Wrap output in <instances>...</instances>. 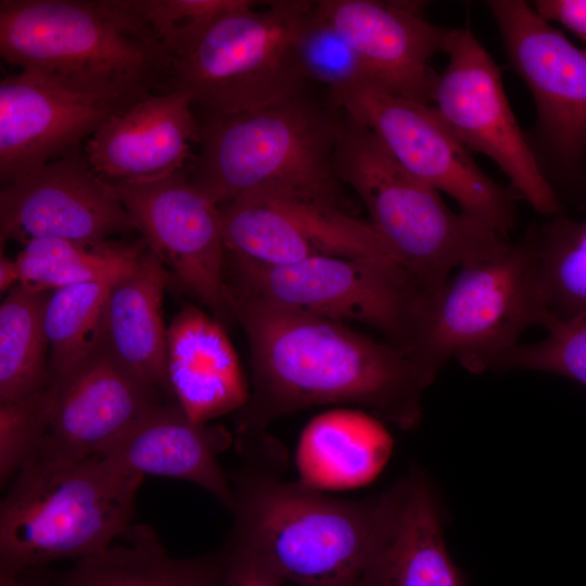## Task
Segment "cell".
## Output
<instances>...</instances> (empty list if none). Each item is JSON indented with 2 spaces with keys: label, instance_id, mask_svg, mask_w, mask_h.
Instances as JSON below:
<instances>
[{
  "label": "cell",
  "instance_id": "cell-1",
  "mask_svg": "<svg viewBox=\"0 0 586 586\" xmlns=\"http://www.w3.org/2000/svg\"><path fill=\"white\" fill-rule=\"evenodd\" d=\"M225 298L251 353V394L235 420L241 450L273 420L314 406L359 407L403 430L419 424L434 380L409 354L227 283Z\"/></svg>",
  "mask_w": 586,
  "mask_h": 586
},
{
  "label": "cell",
  "instance_id": "cell-2",
  "mask_svg": "<svg viewBox=\"0 0 586 586\" xmlns=\"http://www.w3.org/2000/svg\"><path fill=\"white\" fill-rule=\"evenodd\" d=\"M0 55L125 105L170 92V59L129 0H1Z\"/></svg>",
  "mask_w": 586,
  "mask_h": 586
},
{
  "label": "cell",
  "instance_id": "cell-3",
  "mask_svg": "<svg viewBox=\"0 0 586 586\" xmlns=\"http://www.w3.org/2000/svg\"><path fill=\"white\" fill-rule=\"evenodd\" d=\"M194 112L198 144L186 174L218 206L265 192L341 204L333 153L342 110L329 100L322 103L303 91L253 110Z\"/></svg>",
  "mask_w": 586,
  "mask_h": 586
},
{
  "label": "cell",
  "instance_id": "cell-4",
  "mask_svg": "<svg viewBox=\"0 0 586 586\" xmlns=\"http://www.w3.org/2000/svg\"><path fill=\"white\" fill-rule=\"evenodd\" d=\"M231 484V539L255 551L284 583L357 585L379 537L385 492L343 500L255 468L238 473Z\"/></svg>",
  "mask_w": 586,
  "mask_h": 586
},
{
  "label": "cell",
  "instance_id": "cell-5",
  "mask_svg": "<svg viewBox=\"0 0 586 586\" xmlns=\"http://www.w3.org/2000/svg\"><path fill=\"white\" fill-rule=\"evenodd\" d=\"M143 476L98 456L76 462L28 460L0 505V573H21L112 546L132 525Z\"/></svg>",
  "mask_w": 586,
  "mask_h": 586
},
{
  "label": "cell",
  "instance_id": "cell-6",
  "mask_svg": "<svg viewBox=\"0 0 586 586\" xmlns=\"http://www.w3.org/2000/svg\"><path fill=\"white\" fill-rule=\"evenodd\" d=\"M337 179L364 203L393 257L436 298L454 269L508 239L451 211L438 191L408 173L367 127L342 110L333 153Z\"/></svg>",
  "mask_w": 586,
  "mask_h": 586
},
{
  "label": "cell",
  "instance_id": "cell-7",
  "mask_svg": "<svg viewBox=\"0 0 586 586\" xmlns=\"http://www.w3.org/2000/svg\"><path fill=\"white\" fill-rule=\"evenodd\" d=\"M537 234L533 225L517 242L463 264L441 290L413 355L432 379L450 359L473 373L492 370L526 328L558 321L543 297Z\"/></svg>",
  "mask_w": 586,
  "mask_h": 586
},
{
  "label": "cell",
  "instance_id": "cell-8",
  "mask_svg": "<svg viewBox=\"0 0 586 586\" xmlns=\"http://www.w3.org/2000/svg\"><path fill=\"white\" fill-rule=\"evenodd\" d=\"M271 0L230 12L188 39L170 55V91L191 97L212 113L253 110L294 97L308 82L295 39L314 5Z\"/></svg>",
  "mask_w": 586,
  "mask_h": 586
},
{
  "label": "cell",
  "instance_id": "cell-9",
  "mask_svg": "<svg viewBox=\"0 0 586 586\" xmlns=\"http://www.w3.org/2000/svg\"><path fill=\"white\" fill-rule=\"evenodd\" d=\"M226 283L277 305L367 324L412 357L435 301L387 256H321L288 266L226 260Z\"/></svg>",
  "mask_w": 586,
  "mask_h": 586
},
{
  "label": "cell",
  "instance_id": "cell-10",
  "mask_svg": "<svg viewBox=\"0 0 586 586\" xmlns=\"http://www.w3.org/2000/svg\"><path fill=\"white\" fill-rule=\"evenodd\" d=\"M510 67L536 110L526 133L547 179L583 195L586 177V52L524 0L485 2Z\"/></svg>",
  "mask_w": 586,
  "mask_h": 586
},
{
  "label": "cell",
  "instance_id": "cell-11",
  "mask_svg": "<svg viewBox=\"0 0 586 586\" xmlns=\"http://www.w3.org/2000/svg\"><path fill=\"white\" fill-rule=\"evenodd\" d=\"M328 99L372 131L408 173L508 239L517 224L514 193L483 171L434 105L397 97L373 82L328 93Z\"/></svg>",
  "mask_w": 586,
  "mask_h": 586
},
{
  "label": "cell",
  "instance_id": "cell-12",
  "mask_svg": "<svg viewBox=\"0 0 586 586\" xmlns=\"http://www.w3.org/2000/svg\"><path fill=\"white\" fill-rule=\"evenodd\" d=\"M448 63L437 74L431 102L471 153L491 158L513 191L540 215L563 214L509 104L500 68L470 27L446 29Z\"/></svg>",
  "mask_w": 586,
  "mask_h": 586
},
{
  "label": "cell",
  "instance_id": "cell-13",
  "mask_svg": "<svg viewBox=\"0 0 586 586\" xmlns=\"http://www.w3.org/2000/svg\"><path fill=\"white\" fill-rule=\"evenodd\" d=\"M219 213L229 262L288 266L321 256L394 258L369 222L330 200L255 193L220 205Z\"/></svg>",
  "mask_w": 586,
  "mask_h": 586
},
{
  "label": "cell",
  "instance_id": "cell-14",
  "mask_svg": "<svg viewBox=\"0 0 586 586\" xmlns=\"http://www.w3.org/2000/svg\"><path fill=\"white\" fill-rule=\"evenodd\" d=\"M149 249L221 323L232 319L225 298L226 250L219 206L186 170L154 181L111 186Z\"/></svg>",
  "mask_w": 586,
  "mask_h": 586
},
{
  "label": "cell",
  "instance_id": "cell-15",
  "mask_svg": "<svg viewBox=\"0 0 586 586\" xmlns=\"http://www.w3.org/2000/svg\"><path fill=\"white\" fill-rule=\"evenodd\" d=\"M132 231H138L136 221L93 171L82 146L1 184V247L38 239L105 241Z\"/></svg>",
  "mask_w": 586,
  "mask_h": 586
},
{
  "label": "cell",
  "instance_id": "cell-16",
  "mask_svg": "<svg viewBox=\"0 0 586 586\" xmlns=\"http://www.w3.org/2000/svg\"><path fill=\"white\" fill-rule=\"evenodd\" d=\"M26 71L0 81V180L14 181L84 145L126 109Z\"/></svg>",
  "mask_w": 586,
  "mask_h": 586
},
{
  "label": "cell",
  "instance_id": "cell-17",
  "mask_svg": "<svg viewBox=\"0 0 586 586\" xmlns=\"http://www.w3.org/2000/svg\"><path fill=\"white\" fill-rule=\"evenodd\" d=\"M421 1L318 0L319 12L367 67L373 84L430 104L437 74L432 58L443 52L446 29L431 23Z\"/></svg>",
  "mask_w": 586,
  "mask_h": 586
},
{
  "label": "cell",
  "instance_id": "cell-18",
  "mask_svg": "<svg viewBox=\"0 0 586 586\" xmlns=\"http://www.w3.org/2000/svg\"><path fill=\"white\" fill-rule=\"evenodd\" d=\"M55 383L50 425L33 457L49 461L76 462L99 455L165 396L126 371L102 346Z\"/></svg>",
  "mask_w": 586,
  "mask_h": 586
},
{
  "label": "cell",
  "instance_id": "cell-19",
  "mask_svg": "<svg viewBox=\"0 0 586 586\" xmlns=\"http://www.w3.org/2000/svg\"><path fill=\"white\" fill-rule=\"evenodd\" d=\"M198 144L191 97L149 95L113 115L82 145L93 171L110 186L158 180L186 170Z\"/></svg>",
  "mask_w": 586,
  "mask_h": 586
},
{
  "label": "cell",
  "instance_id": "cell-20",
  "mask_svg": "<svg viewBox=\"0 0 586 586\" xmlns=\"http://www.w3.org/2000/svg\"><path fill=\"white\" fill-rule=\"evenodd\" d=\"M231 442L224 426L192 421L171 399L152 408L97 456L125 474L191 482L233 512V487L218 462Z\"/></svg>",
  "mask_w": 586,
  "mask_h": 586
},
{
  "label": "cell",
  "instance_id": "cell-21",
  "mask_svg": "<svg viewBox=\"0 0 586 586\" xmlns=\"http://www.w3.org/2000/svg\"><path fill=\"white\" fill-rule=\"evenodd\" d=\"M385 495L379 537L356 586H466L447 551L429 481L413 473Z\"/></svg>",
  "mask_w": 586,
  "mask_h": 586
},
{
  "label": "cell",
  "instance_id": "cell-22",
  "mask_svg": "<svg viewBox=\"0 0 586 586\" xmlns=\"http://www.w3.org/2000/svg\"><path fill=\"white\" fill-rule=\"evenodd\" d=\"M166 373L171 395L194 422L239 411L251 394L222 323L199 307L182 308L167 327Z\"/></svg>",
  "mask_w": 586,
  "mask_h": 586
},
{
  "label": "cell",
  "instance_id": "cell-23",
  "mask_svg": "<svg viewBox=\"0 0 586 586\" xmlns=\"http://www.w3.org/2000/svg\"><path fill=\"white\" fill-rule=\"evenodd\" d=\"M167 275L148 246L109 292L101 346L126 371L174 399L166 373L167 328L163 319Z\"/></svg>",
  "mask_w": 586,
  "mask_h": 586
},
{
  "label": "cell",
  "instance_id": "cell-24",
  "mask_svg": "<svg viewBox=\"0 0 586 586\" xmlns=\"http://www.w3.org/2000/svg\"><path fill=\"white\" fill-rule=\"evenodd\" d=\"M393 440L381 419L355 407H336L303 429L295 454L298 482L321 492L361 487L387 463Z\"/></svg>",
  "mask_w": 586,
  "mask_h": 586
},
{
  "label": "cell",
  "instance_id": "cell-25",
  "mask_svg": "<svg viewBox=\"0 0 586 586\" xmlns=\"http://www.w3.org/2000/svg\"><path fill=\"white\" fill-rule=\"evenodd\" d=\"M126 544L79 559L55 586H221L226 551L173 558L152 528L131 525Z\"/></svg>",
  "mask_w": 586,
  "mask_h": 586
},
{
  "label": "cell",
  "instance_id": "cell-26",
  "mask_svg": "<svg viewBox=\"0 0 586 586\" xmlns=\"http://www.w3.org/2000/svg\"><path fill=\"white\" fill-rule=\"evenodd\" d=\"M148 245L113 240L81 242L65 239L33 240L15 257L20 284L37 292L118 277L129 271Z\"/></svg>",
  "mask_w": 586,
  "mask_h": 586
},
{
  "label": "cell",
  "instance_id": "cell-27",
  "mask_svg": "<svg viewBox=\"0 0 586 586\" xmlns=\"http://www.w3.org/2000/svg\"><path fill=\"white\" fill-rule=\"evenodd\" d=\"M51 292L21 284L0 306V403L26 398L51 382L44 313Z\"/></svg>",
  "mask_w": 586,
  "mask_h": 586
},
{
  "label": "cell",
  "instance_id": "cell-28",
  "mask_svg": "<svg viewBox=\"0 0 586 586\" xmlns=\"http://www.w3.org/2000/svg\"><path fill=\"white\" fill-rule=\"evenodd\" d=\"M120 276L68 285L50 293L44 327L52 381L64 379L100 348L105 302Z\"/></svg>",
  "mask_w": 586,
  "mask_h": 586
},
{
  "label": "cell",
  "instance_id": "cell-29",
  "mask_svg": "<svg viewBox=\"0 0 586 586\" xmlns=\"http://www.w3.org/2000/svg\"><path fill=\"white\" fill-rule=\"evenodd\" d=\"M540 286L548 313L558 321L586 308V215L564 213L538 227Z\"/></svg>",
  "mask_w": 586,
  "mask_h": 586
},
{
  "label": "cell",
  "instance_id": "cell-30",
  "mask_svg": "<svg viewBox=\"0 0 586 586\" xmlns=\"http://www.w3.org/2000/svg\"><path fill=\"white\" fill-rule=\"evenodd\" d=\"M295 55L307 81L324 85L328 93L373 82L355 50L319 12L317 1L298 30Z\"/></svg>",
  "mask_w": 586,
  "mask_h": 586
},
{
  "label": "cell",
  "instance_id": "cell-31",
  "mask_svg": "<svg viewBox=\"0 0 586 586\" xmlns=\"http://www.w3.org/2000/svg\"><path fill=\"white\" fill-rule=\"evenodd\" d=\"M494 369L548 372L586 385V308L555 323L545 339L519 343L495 361Z\"/></svg>",
  "mask_w": 586,
  "mask_h": 586
},
{
  "label": "cell",
  "instance_id": "cell-32",
  "mask_svg": "<svg viewBox=\"0 0 586 586\" xmlns=\"http://www.w3.org/2000/svg\"><path fill=\"white\" fill-rule=\"evenodd\" d=\"M58 384L15 402L0 403V481H12L34 457L52 418Z\"/></svg>",
  "mask_w": 586,
  "mask_h": 586
},
{
  "label": "cell",
  "instance_id": "cell-33",
  "mask_svg": "<svg viewBox=\"0 0 586 586\" xmlns=\"http://www.w3.org/2000/svg\"><path fill=\"white\" fill-rule=\"evenodd\" d=\"M129 1L168 56L188 39L219 17L256 3V1L251 0Z\"/></svg>",
  "mask_w": 586,
  "mask_h": 586
},
{
  "label": "cell",
  "instance_id": "cell-34",
  "mask_svg": "<svg viewBox=\"0 0 586 586\" xmlns=\"http://www.w3.org/2000/svg\"><path fill=\"white\" fill-rule=\"evenodd\" d=\"M225 551L221 586H284V581L245 545L231 539Z\"/></svg>",
  "mask_w": 586,
  "mask_h": 586
},
{
  "label": "cell",
  "instance_id": "cell-35",
  "mask_svg": "<svg viewBox=\"0 0 586 586\" xmlns=\"http://www.w3.org/2000/svg\"><path fill=\"white\" fill-rule=\"evenodd\" d=\"M534 10L547 22H557L574 34L586 52V0H536Z\"/></svg>",
  "mask_w": 586,
  "mask_h": 586
},
{
  "label": "cell",
  "instance_id": "cell-36",
  "mask_svg": "<svg viewBox=\"0 0 586 586\" xmlns=\"http://www.w3.org/2000/svg\"><path fill=\"white\" fill-rule=\"evenodd\" d=\"M21 271L16 258H11L1 252L0 256V292H10L20 284Z\"/></svg>",
  "mask_w": 586,
  "mask_h": 586
},
{
  "label": "cell",
  "instance_id": "cell-37",
  "mask_svg": "<svg viewBox=\"0 0 586 586\" xmlns=\"http://www.w3.org/2000/svg\"><path fill=\"white\" fill-rule=\"evenodd\" d=\"M0 586H55L30 575V571L21 573H0Z\"/></svg>",
  "mask_w": 586,
  "mask_h": 586
},
{
  "label": "cell",
  "instance_id": "cell-38",
  "mask_svg": "<svg viewBox=\"0 0 586 586\" xmlns=\"http://www.w3.org/2000/svg\"><path fill=\"white\" fill-rule=\"evenodd\" d=\"M583 196L586 198V177H585L584 187H583Z\"/></svg>",
  "mask_w": 586,
  "mask_h": 586
}]
</instances>
